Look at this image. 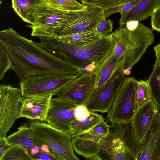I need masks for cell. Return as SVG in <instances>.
I'll return each instance as SVG.
<instances>
[{"label":"cell","instance_id":"24","mask_svg":"<svg viewBox=\"0 0 160 160\" xmlns=\"http://www.w3.org/2000/svg\"><path fill=\"white\" fill-rule=\"evenodd\" d=\"M147 81L152 99L160 111V65L155 63Z\"/></svg>","mask_w":160,"mask_h":160},{"label":"cell","instance_id":"20","mask_svg":"<svg viewBox=\"0 0 160 160\" xmlns=\"http://www.w3.org/2000/svg\"><path fill=\"white\" fill-rule=\"evenodd\" d=\"M120 63V60L112 51L111 54L101 63L95 72V89L105 84Z\"/></svg>","mask_w":160,"mask_h":160},{"label":"cell","instance_id":"5","mask_svg":"<svg viewBox=\"0 0 160 160\" xmlns=\"http://www.w3.org/2000/svg\"><path fill=\"white\" fill-rule=\"evenodd\" d=\"M84 9L77 11L60 9L42 0L36 13L34 24L28 25L31 35L39 38H54L57 32L89 12L93 6L87 5Z\"/></svg>","mask_w":160,"mask_h":160},{"label":"cell","instance_id":"11","mask_svg":"<svg viewBox=\"0 0 160 160\" xmlns=\"http://www.w3.org/2000/svg\"><path fill=\"white\" fill-rule=\"evenodd\" d=\"M95 72H83L57 93L58 97L78 105H86L95 90Z\"/></svg>","mask_w":160,"mask_h":160},{"label":"cell","instance_id":"12","mask_svg":"<svg viewBox=\"0 0 160 160\" xmlns=\"http://www.w3.org/2000/svg\"><path fill=\"white\" fill-rule=\"evenodd\" d=\"M110 125L105 121L90 130L72 138L75 152L90 159L98 154L102 141L108 134Z\"/></svg>","mask_w":160,"mask_h":160},{"label":"cell","instance_id":"34","mask_svg":"<svg viewBox=\"0 0 160 160\" xmlns=\"http://www.w3.org/2000/svg\"><path fill=\"white\" fill-rule=\"evenodd\" d=\"M5 138L0 139V156L3 154L10 146L8 144Z\"/></svg>","mask_w":160,"mask_h":160},{"label":"cell","instance_id":"18","mask_svg":"<svg viewBox=\"0 0 160 160\" xmlns=\"http://www.w3.org/2000/svg\"><path fill=\"white\" fill-rule=\"evenodd\" d=\"M18 130L6 137L9 145H17L29 152L36 146L40 150L45 145L37 137L28 123H23L18 128Z\"/></svg>","mask_w":160,"mask_h":160},{"label":"cell","instance_id":"13","mask_svg":"<svg viewBox=\"0 0 160 160\" xmlns=\"http://www.w3.org/2000/svg\"><path fill=\"white\" fill-rule=\"evenodd\" d=\"M78 105L58 97L52 98L45 122L57 129L68 132L76 119L74 110Z\"/></svg>","mask_w":160,"mask_h":160},{"label":"cell","instance_id":"35","mask_svg":"<svg viewBox=\"0 0 160 160\" xmlns=\"http://www.w3.org/2000/svg\"><path fill=\"white\" fill-rule=\"evenodd\" d=\"M139 22L135 21H130L125 25V27L128 30H132L135 29L138 26Z\"/></svg>","mask_w":160,"mask_h":160},{"label":"cell","instance_id":"3","mask_svg":"<svg viewBox=\"0 0 160 160\" xmlns=\"http://www.w3.org/2000/svg\"><path fill=\"white\" fill-rule=\"evenodd\" d=\"M111 34L114 42L113 51L122 63L124 74L128 76L133 66L154 42V33L151 29L139 23L134 30L120 26Z\"/></svg>","mask_w":160,"mask_h":160},{"label":"cell","instance_id":"16","mask_svg":"<svg viewBox=\"0 0 160 160\" xmlns=\"http://www.w3.org/2000/svg\"><path fill=\"white\" fill-rule=\"evenodd\" d=\"M138 160H160V111L145 135Z\"/></svg>","mask_w":160,"mask_h":160},{"label":"cell","instance_id":"4","mask_svg":"<svg viewBox=\"0 0 160 160\" xmlns=\"http://www.w3.org/2000/svg\"><path fill=\"white\" fill-rule=\"evenodd\" d=\"M141 148L131 122L111 124L98 154L102 160H138Z\"/></svg>","mask_w":160,"mask_h":160},{"label":"cell","instance_id":"27","mask_svg":"<svg viewBox=\"0 0 160 160\" xmlns=\"http://www.w3.org/2000/svg\"><path fill=\"white\" fill-rule=\"evenodd\" d=\"M136 97L138 108L152 99L147 81H138Z\"/></svg>","mask_w":160,"mask_h":160},{"label":"cell","instance_id":"22","mask_svg":"<svg viewBox=\"0 0 160 160\" xmlns=\"http://www.w3.org/2000/svg\"><path fill=\"white\" fill-rule=\"evenodd\" d=\"M104 121L105 119L102 115L90 111L87 117L81 120L76 119L74 121L68 133L72 138L90 130Z\"/></svg>","mask_w":160,"mask_h":160},{"label":"cell","instance_id":"31","mask_svg":"<svg viewBox=\"0 0 160 160\" xmlns=\"http://www.w3.org/2000/svg\"><path fill=\"white\" fill-rule=\"evenodd\" d=\"M90 112L86 105H78L74 110L75 117L76 119L81 120L88 116Z\"/></svg>","mask_w":160,"mask_h":160},{"label":"cell","instance_id":"30","mask_svg":"<svg viewBox=\"0 0 160 160\" xmlns=\"http://www.w3.org/2000/svg\"><path fill=\"white\" fill-rule=\"evenodd\" d=\"M114 23V22L110 19H105L100 23L96 31L101 35L111 33L113 28Z\"/></svg>","mask_w":160,"mask_h":160},{"label":"cell","instance_id":"33","mask_svg":"<svg viewBox=\"0 0 160 160\" xmlns=\"http://www.w3.org/2000/svg\"><path fill=\"white\" fill-rule=\"evenodd\" d=\"M33 158L34 160H59L51 154L42 151L40 152Z\"/></svg>","mask_w":160,"mask_h":160},{"label":"cell","instance_id":"36","mask_svg":"<svg viewBox=\"0 0 160 160\" xmlns=\"http://www.w3.org/2000/svg\"><path fill=\"white\" fill-rule=\"evenodd\" d=\"M153 49L155 53L156 56V61L155 63L160 65V43L155 46Z\"/></svg>","mask_w":160,"mask_h":160},{"label":"cell","instance_id":"23","mask_svg":"<svg viewBox=\"0 0 160 160\" xmlns=\"http://www.w3.org/2000/svg\"><path fill=\"white\" fill-rule=\"evenodd\" d=\"M103 35L95 31L55 36L54 38L64 42L82 44L90 43L100 38Z\"/></svg>","mask_w":160,"mask_h":160},{"label":"cell","instance_id":"19","mask_svg":"<svg viewBox=\"0 0 160 160\" xmlns=\"http://www.w3.org/2000/svg\"><path fill=\"white\" fill-rule=\"evenodd\" d=\"M160 5V0H142L131 9L120 14V26L125 25L130 21L139 22L147 19Z\"/></svg>","mask_w":160,"mask_h":160},{"label":"cell","instance_id":"9","mask_svg":"<svg viewBox=\"0 0 160 160\" xmlns=\"http://www.w3.org/2000/svg\"><path fill=\"white\" fill-rule=\"evenodd\" d=\"M81 73L76 75L51 73L30 76L20 81L22 95L24 97L52 93L56 96L60 90Z\"/></svg>","mask_w":160,"mask_h":160},{"label":"cell","instance_id":"1","mask_svg":"<svg viewBox=\"0 0 160 160\" xmlns=\"http://www.w3.org/2000/svg\"><path fill=\"white\" fill-rule=\"evenodd\" d=\"M0 44L9 54L20 81L38 74L78 75V68L56 57L38 42L20 35L12 28L0 31Z\"/></svg>","mask_w":160,"mask_h":160},{"label":"cell","instance_id":"15","mask_svg":"<svg viewBox=\"0 0 160 160\" xmlns=\"http://www.w3.org/2000/svg\"><path fill=\"white\" fill-rule=\"evenodd\" d=\"M53 96L50 93L23 97L20 118L45 122Z\"/></svg>","mask_w":160,"mask_h":160},{"label":"cell","instance_id":"14","mask_svg":"<svg viewBox=\"0 0 160 160\" xmlns=\"http://www.w3.org/2000/svg\"><path fill=\"white\" fill-rule=\"evenodd\" d=\"M105 19L104 10L93 6L88 12L58 31L54 37L95 31Z\"/></svg>","mask_w":160,"mask_h":160},{"label":"cell","instance_id":"28","mask_svg":"<svg viewBox=\"0 0 160 160\" xmlns=\"http://www.w3.org/2000/svg\"><path fill=\"white\" fill-rule=\"evenodd\" d=\"M0 80L5 78L6 72L8 70H14L15 67L9 54L0 44Z\"/></svg>","mask_w":160,"mask_h":160},{"label":"cell","instance_id":"17","mask_svg":"<svg viewBox=\"0 0 160 160\" xmlns=\"http://www.w3.org/2000/svg\"><path fill=\"white\" fill-rule=\"evenodd\" d=\"M160 111L152 99L138 108L131 122L137 138L142 143L155 117Z\"/></svg>","mask_w":160,"mask_h":160},{"label":"cell","instance_id":"8","mask_svg":"<svg viewBox=\"0 0 160 160\" xmlns=\"http://www.w3.org/2000/svg\"><path fill=\"white\" fill-rule=\"evenodd\" d=\"M23 98L20 88L9 84L0 86V139L6 138L20 118Z\"/></svg>","mask_w":160,"mask_h":160},{"label":"cell","instance_id":"29","mask_svg":"<svg viewBox=\"0 0 160 160\" xmlns=\"http://www.w3.org/2000/svg\"><path fill=\"white\" fill-rule=\"evenodd\" d=\"M85 5H91L100 8L103 10L115 7L122 0H79Z\"/></svg>","mask_w":160,"mask_h":160},{"label":"cell","instance_id":"37","mask_svg":"<svg viewBox=\"0 0 160 160\" xmlns=\"http://www.w3.org/2000/svg\"><path fill=\"white\" fill-rule=\"evenodd\" d=\"M132 0H122L119 2L117 4L116 6L127 3L131 2Z\"/></svg>","mask_w":160,"mask_h":160},{"label":"cell","instance_id":"10","mask_svg":"<svg viewBox=\"0 0 160 160\" xmlns=\"http://www.w3.org/2000/svg\"><path fill=\"white\" fill-rule=\"evenodd\" d=\"M123 66L120 64L103 85L95 89L86 106L90 111L108 112L125 78Z\"/></svg>","mask_w":160,"mask_h":160},{"label":"cell","instance_id":"32","mask_svg":"<svg viewBox=\"0 0 160 160\" xmlns=\"http://www.w3.org/2000/svg\"><path fill=\"white\" fill-rule=\"evenodd\" d=\"M151 23L154 30L160 32V5L155 9L151 16Z\"/></svg>","mask_w":160,"mask_h":160},{"label":"cell","instance_id":"21","mask_svg":"<svg viewBox=\"0 0 160 160\" xmlns=\"http://www.w3.org/2000/svg\"><path fill=\"white\" fill-rule=\"evenodd\" d=\"M42 0H12V7L24 22L33 24L37 9Z\"/></svg>","mask_w":160,"mask_h":160},{"label":"cell","instance_id":"25","mask_svg":"<svg viewBox=\"0 0 160 160\" xmlns=\"http://www.w3.org/2000/svg\"><path fill=\"white\" fill-rule=\"evenodd\" d=\"M34 160L29 152L17 145H10L0 156V160Z\"/></svg>","mask_w":160,"mask_h":160},{"label":"cell","instance_id":"26","mask_svg":"<svg viewBox=\"0 0 160 160\" xmlns=\"http://www.w3.org/2000/svg\"><path fill=\"white\" fill-rule=\"evenodd\" d=\"M49 3L58 8L67 11H77L85 9L87 6L76 0H46Z\"/></svg>","mask_w":160,"mask_h":160},{"label":"cell","instance_id":"2","mask_svg":"<svg viewBox=\"0 0 160 160\" xmlns=\"http://www.w3.org/2000/svg\"><path fill=\"white\" fill-rule=\"evenodd\" d=\"M39 38L38 43L41 47L82 71L90 73L95 72L114 46L111 33L82 44L64 42L54 38Z\"/></svg>","mask_w":160,"mask_h":160},{"label":"cell","instance_id":"7","mask_svg":"<svg viewBox=\"0 0 160 160\" xmlns=\"http://www.w3.org/2000/svg\"><path fill=\"white\" fill-rule=\"evenodd\" d=\"M138 81L126 77L108 112L106 118L112 124L131 122L138 108L136 97Z\"/></svg>","mask_w":160,"mask_h":160},{"label":"cell","instance_id":"6","mask_svg":"<svg viewBox=\"0 0 160 160\" xmlns=\"http://www.w3.org/2000/svg\"><path fill=\"white\" fill-rule=\"evenodd\" d=\"M28 124L37 137L48 146L51 153L59 160L80 159L74 153L72 138L67 132L38 120H31Z\"/></svg>","mask_w":160,"mask_h":160}]
</instances>
